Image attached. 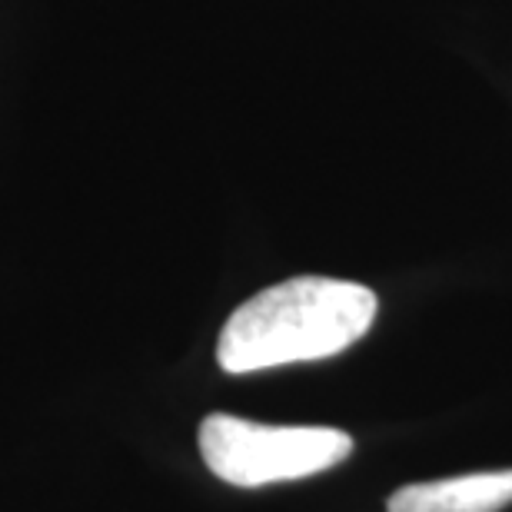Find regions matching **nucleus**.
Listing matches in <instances>:
<instances>
[{"mask_svg":"<svg viewBox=\"0 0 512 512\" xmlns=\"http://www.w3.org/2000/svg\"><path fill=\"white\" fill-rule=\"evenodd\" d=\"M200 456L217 479L240 489L293 483L340 466L353 436L333 426H263L213 413L200 423Z\"/></svg>","mask_w":512,"mask_h":512,"instance_id":"obj_2","label":"nucleus"},{"mask_svg":"<svg viewBox=\"0 0 512 512\" xmlns=\"http://www.w3.org/2000/svg\"><path fill=\"white\" fill-rule=\"evenodd\" d=\"M380 310L370 286L333 276H293L237 306L217 343L223 373L243 376L313 363L360 343Z\"/></svg>","mask_w":512,"mask_h":512,"instance_id":"obj_1","label":"nucleus"},{"mask_svg":"<svg viewBox=\"0 0 512 512\" xmlns=\"http://www.w3.org/2000/svg\"><path fill=\"white\" fill-rule=\"evenodd\" d=\"M512 503V469L413 483L389 496V512H499Z\"/></svg>","mask_w":512,"mask_h":512,"instance_id":"obj_3","label":"nucleus"}]
</instances>
